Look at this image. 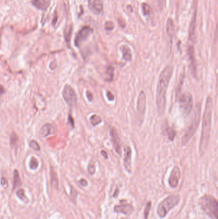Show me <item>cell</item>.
<instances>
[{
    "mask_svg": "<svg viewBox=\"0 0 218 219\" xmlns=\"http://www.w3.org/2000/svg\"><path fill=\"white\" fill-rule=\"evenodd\" d=\"M173 67L168 65L163 69L159 75L156 90V106L160 115L164 114L166 106V92L169 81L173 75Z\"/></svg>",
    "mask_w": 218,
    "mask_h": 219,
    "instance_id": "cell-1",
    "label": "cell"
},
{
    "mask_svg": "<svg viewBox=\"0 0 218 219\" xmlns=\"http://www.w3.org/2000/svg\"><path fill=\"white\" fill-rule=\"evenodd\" d=\"M213 101L210 96H208L206 100L205 110L203 117L202 129L199 142V152L203 156L207 151L210 139L212 115H213Z\"/></svg>",
    "mask_w": 218,
    "mask_h": 219,
    "instance_id": "cell-2",
    "label": "cell"
},
{
    "mask_svg": "<svg viewBox=\"0 0 218 219\" xmlns=\"http://www.w3.org/2000/svg\"><path fill=\"white\" fill-rule=\"evenodd\" d=\"M198 203L206 215L212 219H217L218 202L214 196L205 194L199 198Z\"/></svg>",
    "mask_w": 218,
    "mask_h": 219,
    "instance_id": "cell-3",
    "label": "cell"
},
{
    "mask_svg": "<svg viewBox=\"0 0 218 219\" xmlns=\"http://www.w3.org/2000/svg\"><path fill=\"white\" fill-rule=\"evenodd\" d=\"M180 197L178 195H171L160 201L157 208V214L160 218L166 217L168 213L180 202Z\"/></svg>",
    "mask_w": 218,
    "mask_h": 219,
    "instance_id": "cell-4",
    "label": "cell"
},
{
    "mask_svg": "<svg viewBox=\"0 0 218 219\" xmlns=\"http://www.w3.org/2000/svg\"><path fill=\"white\" fill-rule=\"evenodd\" d=\"M200 115H201V104H199L196 108L195 115L193 118L190 126L188 129L187 130L186 133L184 134L183 137L182 138V145L185 146L188 144L190 140L195 135L196 132V129L198 127L199 121H200Z\"/></svg>",
    "mask_w": 218,
    "mask_h": 219,
    "instance_id": "cell-5",
    "label": "cell"
},
{
    "mask_svg": "<svg viewBox=\"0 0 218 219\" xmlns=\"http://www.w3.org/2000/svg\"><path fill=\"white\" fill-rule=\"evenodd\" d=\"M179 107L184 115H189L193 106V96L189 92L184 93L179 98Z\"/></svg>",
    "mask_w": 218,
    "mask_h": 219,
    "instance_id": "cell-6",
    "label": "cell"
},
{
    "mask_svg": "<svg viewBox=\"0 0 218 219\" xmlns=\"http://www.w3.org/2000/svg\"><path fill=\"white\" fill-rule=\"evenodd\" d=\"M63 98L65 103L71 108L76 106L77 102V97L76 93L73 88L69 85H66L62 92Z\"/></svg>",
    "mask_w": 218,
    "mask_h": 219,
    "instance_id": "cell-7",
    "label": "cell"
},
{
    "mask_svg": "<svg viewBox=\"0 0 218 219\" xmlns=\"http://www.w3.org/2000/svg\"><path fill=\"white\" fill-rule=\"evenodd\" d=\"M93 29L88 26L83 27L75 36L74 44L76 47H80L83 42L88 38V36L93 33Z\"/></svg>",
    "mask_w": 218,
    "mask_h": 219,
    "instance_id": "cell-8",
    "label": "cell"
},
{
    "mask_svg": "<svg viewBox=\"0 0 218 219\" xmlns=\"http://www.w3.org/2000/svg\"><path fill=\"white\" fill-rule=\"evenodd\" d=\"M121 200L119 205L114 207V211L117 213H122L125 215H131L134 211V207L131 204L127 202L125 200Z\"/></svg>",
    "mask_w": 218,
    "mask_h": 219,
    "instance_id": "cell-9",
    "label": "cell"
},
{
    "mask_svg": "<svg viewBox=\"0 0 218 219\" xmlns=\"http://www.w3.org/2000/svg\"><path fill=\"white\" fill-rule=\"evenodd\" d=\"M146 106H147V97L146 94L144 92V91L141 90L140 94H139L138 100H137V110L138 114L140 117V119L143 121L144 115L146 111Z\"/></svg>",
    "mask_w": 218,
    "mask_h": 219,
    "instance_id": "cell-10",
    "label": "cell"
},
{
    "mask_svg": "<svg viewBox=\"0 0 218 219\" xmlns=\"http://www.w3.org/2000/svg\"><path fill=\"white\" fill-rule=\"evenodd\" d=\"M180 178V171L177 166H175L172 169L168 179V184L172 188H177Z\"/></svg>",
    "mask_w": 218,
    "mask_h": 219,
    "instance_id": "cell-11",
    "label": "cell"
},
{
    "mask_svg": "<svg viewBox=\"0 0 218 219\" xmlns=\"http://www.w3.org/2000/svg\"><path fill=\"white\" fill-rule=\"evenodd\" d=\"M110 136L111 139V142L113 144V147L115 150L116 153L119 154H122V149H121V144L120 142V138L118 134L117 131L115 128L112 127L110 129Z\"/></svg>",
    "mask_w": 218,
    "mask_h": 219,
    "instance_id": "cell-12",
    "label": "cell"
},
{
    "mask_svg": "<svg viewBox=\"0 0 218 219\" xmlns=\"http://www.w3.org/2000/svg\"><path fill=\"white\" fill-rule=\"evenodd\" d=\"M196 14H197V5L195 4L192 19L191 21L189 30V41L193 43L195 39V30H196Z\"/></svg>",
    "mask_w": 218,
    "mask_h": 219,
    "instance_id": "cell-13",
    "label": "cell"
},
{
    "mask_svg": "<svg viewBox=\"0 0 218 219\" xmlns=\"http://www.w3.org/2000/svg\"><path fill=\"white\" fill-rule=\"evenodd\" d=\"M131 149L129 146L124 148V157H123V165L126 171L129 174L132 172L131 170Z\"/></svg>",
    "mask_w": 218,
    "mask_h": 219,
    "instance_id": "cell-14",
    "label": "cell"
},
{
    "mask_svg": "<svg viewBox=\"0 0 218 219\" xmlns=\"http://www.w3.org/2000/svg\"><path fill=\"white\" fill-rule=\"evenodd\" d=\"M88 8L93 14H101L103 10L102 0H88Z\"/></svg>",
    "mask_w": 218,
    "mask_h": 219,
    "instance_id": "cell-15",
    "label": "cell"
},
{
    "mask_svg": "<svg viewBox=\"0 0 218 219\" xmlns=\"http://www.w3.org/2000/svg\"><path fill=\"white\" fill-rule=\"evenodd\" d=\"M32 4L38 10H46L51 4V0H32Z\"/></svg>",
    "mask_w": 218,
    "mask_h": 219,
    "instance_id": "cell-16",
    "label": "cell"
},
{
    "mask_svg": "<svg viewBox=\"0 0 218 219\" xmlns=\"http://www.w3.org/2000/svg\"><path fill=\"white\" fill-rule=\"evenodd\" d=\"M54 132L53 126L51 124H45L41 127L39 134L41 137L45 138L47 136L52 135Z\"/></svg>",
    "mask_w": 218,
    "mask_h": 219,
    "instance_id": "cell-17",
    "label": "cell"
},
{
    "mask_svg": "<svg viewBox=\"0 0 218 219\" xmlns=\"http://www.w3.org/2000/svg\"><path fill=\"white\" fill-rule=\"evenodd\" d=\"M120 51L123 54V59L126 61H131L132 60V53L131 49L128 45H123L120 47Z\"/></svg>",
    "mask_w": 218,
    "mask_h": 219,
    "instance_id": "cell-18",
    "label": "cell"
},
{
    "mask_svg": "<svg viewBox=\"0 0 218 219\" xmlns=\"http://www.w3.org/2000/svg\"><path fill=\"white\" fill-rule=\"evenodd\" d=\"M175 32V24L173 23V19L171 18H169L166 23V32H167L168 35L171 39L173 38V36Z\"/></svg>",
    "mask_w": 218,
    "mask_h": 219,
    "instance_id": "cell-19",
    "label": "cell"
},
{
    "mask_svg": "<svg viewBox=\"0 0 218 219\" xmlns=\"http://www.w3.org/2000/svg\"><path fill=\"white\" fill-rule=\"evenodd\" d=\"M72 28L71 25H69L65 28V32H64V36H65V39L66 41V44L69 46L70 45V42H71V35H72Z\"/></svg>",
    "mask_w": 218,
    "mask_h": 219,
    "instance_id": "cell-20",
    "label": "cell"
},
{
    "mask_svg": "<svg viewBox=\"0 0 218 219\" xmlns=\"http://www.w3.org/2000/svg\"><path fill=\"white\" fill-rule=\"evenodd\" d=\"M90 123L92 124V125L93 126H97L99 124L101 123L102 118L100 115L94 114L90 117Z\"/></svg>",
    "mask_w": 218,
    "mask_h": 219,
    "instance_id": "cell-21",
    "label": "cell"
},
{
    "mask_svg": "<svg viewBox=\"0 0 218 219\" xmlns=\"http://www.w3.org/2000/svg\"><path fill=\"white\" fill-rule=\"evenodd\" d=\"M21 184V178L17 170H15L14 172V189L20 186Z\"/></svg>",
    "mask_w": 218,
    "mask_h": 219,
    "instance_id": "cell-22",
    "label": "cell"
},
{
    "mask_svg": "<svg viewBox=\"0 0 218 219\" xmlns=\"http://www.w3.org/2000/svg\"><path fill=\"white\" fill-rule=\"evenodd\" d=\"M106 74L108 76V78H107L106 81H111L113 80L114 77V67L112 65H110L107 68L106 70Z\"/></svg>",
    "mask_w": 218,
    "mask_h": 219,
    "instance_id": "cell-23",
    "label": "cell"
},
{
    "mask_svg": "<svg viewBox=\"0 0 218 219\" xmlns=\"http://www.w3.org/2000/svg\"><path fill=\"white\" fill-rule=\"evenodd\" d=\"M141 8L144 16H147V15H148L150 13L151 8L150 7V5L147 3H142Z\"/></svg>",
    "mask_w": 218,
    "mask_h": 219,
    "instance_id": "cell-24",
    "label": "cell"
},
{
    "mask_svg": "<svg viewBox=\"0 0 218 219\" xmlns=\"http://www.w3.org/2000/svg\"><path fill=\"white\" fill-rule=\"evenodd\" d=\"M29 167L32 170H35L38 168V162L37 160L35 157H32L31 160L29 161Z\"/></svg>",
    "mask_w": 218,
    "mask_h": 219,
    "instance_id": "cell-25",
    "label": "cell"
},
{
    "mask_svg": "<svg viewBox=\"0 0 218 219\" xmlns=\"http://www.w3.org/2000/svg\"><path fill=\"white\" fill-rule=\"evenodd\" d=\"M17 197H19V198L21 200H22L23 201L26 202L27 199H27V197H26V196H25V190H24L23 189H22V188H21V189H19V190H17Z\"/></svg>",
    "mask_w": 218,
    "mask_h": 219,
    "instance_id": "cell-26",
    "label": "cell"
},
{
    "mask_svg": "<svg viewBox=\"0 0 218 219\" xmlns=\"http://www.w3.org/2000/svg\"><path fill=\"white\" fill-rule=\"evenodd\" d=\"M51 183H52L53 186L55 188H58V180L56 177V173L51 172Z\"/></svg>",
    "mask_w": 218,
    "mask_h": 219,
    "instance_id": "cell-27",
    "label": "cell"
},
{
    "mask_svg": "<svg viewBox=\"0 0 218 219\" xmlns=\"http://www.w3.org/2000/svg\"><path fill=\"white\" fill-rule=\"evenodd\" d=\"M18 136L16 133H13L10 136V145L12 147H14L17 144Z\"/></svg>",
    "mask_w": 218,
    "mask_h": 219,
    "instance_id": "cell-28",
    "label": "cell"
},
{
    "mask_svg": "<svg viewBox=\"0 0 218 219\" xmlns=\"http://www.w3.org/2000/svg\"><path fill=\"white\" fill-rule=\"evenodd\" d=\"M29 146L32 149L35 151H38L40 150V146H39L38 143L37 141L34 140H32L29 142Z\"/></svg>",
    "mask_w": 218,
    "mask_h": 219,
    "instance_id": "cell-29",
    "label": "cell"
},
{
    "mask_svg": "<svg viewBox=\"0 0 218 219\" xmlns=\"http://www.w3.org/2000/svg\"><path fill=\"white\" fill-rule=\"evenodd\" d=\"M151 206H152V205H151V202H148L146 206H145V209H144V217H145V219H147L148 218V215H149V212H150V208H151Z\"/></svg>",
    "mask_w": 218,
    "mask_h": 219,
    "instance_id": "cell-30",
    "label": "cell"
},
{
    "mask_svg": "<svg viewBox=\"0 0 218 219\" xmlns=\"http://www.w3.org/2000/svg\"><path fill=\"white\" fill-rule=\"evenodd\" d=\"M88 172L90 175H93L95 172V166L94 163L92 162H90L88 166Z\"/></svg>",
    "mask_w": 218,
    "mask_h": 219,
    "instance_id": "cell-31",
    "label": "cell"
},
{
    "mask_svg": "<svg viewBox=\"0 0 218 219\" xmlns=\"http://www.w3.org/2000/svg\"><path fill=\"white\" fill-rule=\"evenodd\" d=\"M168 138L171 141H173L174 138L176 136V132L173 129H169L168 132Z\"/></svg>",
    "mask_w": 218,
    "mask_h": 219,
    "instance_id": "cell-32",
    "label": "cell"
},
{
    "mask_svg": "<svg viewBox=\"0 0 218 219\" xmlns=\"http://www.w3.org/2000/svg\"><path fill=\"white\" fill-rule=\"evenodd\" d=\"M114 23L111 21H108L105 23V29L108 30V31H111V30L114 28Z\"/></svg>",
    "mask_w": 218,
    "mask_h": 219,
    "instance_id": "cell-33",
    "label": "cell"
},
{
    "mask_svg": "<svg viewBox=\"0 0 218 219\" xmlns=\"http://www.w3.org/2000/svg\"><path fill=\"white\" fill-rule=\"evenodd\" d=\"M1 185L2 187H3L5 188L8 187V183L7 179L5 177H2L1 179Z\"/></svg>",
    "mask_w": 218,
    "mask_h": 219,
    "instance_id": "cell-34",
    "label": "cell"
},
{
    "mask_svg": "<svg viewBox=\"0 0 218 219\" xmlns=\"http://www.w3.org/2000/svg\"><path fill=\"white\" fill-rule=\"evenodd\" d=\"M106 95H107V97L109 99V101H114V96L113 94L110 92V91H108Z\"/></svg>",
    "mask_w": 218,
    "mask_h": 219,
    "instance_id": "cell-35",
    "label": "cell"
},
{
    "mask_svg": "<svg viewBox=\"0 0 218 219\" xmlns=\"http://www.w3.org/2000/svg\"><path fill=\"white\" fill-rule=\"evenodd\" d=\"M86 97L88 99L89 101H92L93 99V96L92 94V92H90V91H86Z\"/></svg>",
    "mask_w": 218,
    "mask_h": 219,
    "instance_id": "cell-36",
    "label": "cell"
},
{
    "mask_svg": "<svg viewBox=\"0 0 218 219\" xmlns=\"http://www.w3.org/2000/svg\"><path fill=\"white\" fill-rule=\"evenodd\" d=\"M80 184L81 186L84 187H86L88 185V182H87L86 179H81V180L80 181Z\"/></svg>",
    "mask_w": 218,
    "mask_h": 219,
    "instance_id": "cell-37",
    "label": "cell"
},
{
    "mask_svg": "<svg viewBox=\"0 0 218 219\" xmlns=\"http://www.w3.org/2000/svg\"><path fill=\"white\" fill-rule=\"evenodd\" d=\"M101 154L102 155V156H104V158H106V159H107V158H108V153H107V152H106L105 151H101Z\"/></svg>",
    "mask_w": 218,
    "mask_h": 219,
    "instance_id": "cell-38",
    "label": "cell"
},
{
    "mask_svg": "<svg viewBox=\"0 0 218 219\" xmlns=\"http://www.w3.org/2000/svg\"><path fill=\"white\" fill-rule=\"evenodd\" d=\"M5 92V89L4 87L2 86V85H0V95H2Z\"/></svg>",
    "mask_w": 218,
    "mask_h": 219,
    "instance_id": "cell-39",
    "label": "cell"
},
{
    "mask_svg": "<svg viewBox=\"0 0 218 219\" xmlns=\"http://www.w3.org/2000/svg\"><path fill=\"white\" fill-rule=\"evenodd\" d=\"M69 121H71V124H72V126H73V127H74V121H73V118H72L71 116H69Z\"/></svg>",
    "mask_w": 218,
    "mask_h": 219,
    "instance_id": "cell-40",
    "label": "cell"
},
{
    "mask_svg": "<svg viewBox=\"0 0 218 219\" xmlns=\"http://www.w3.org/2000/svg\"><path fill=\"white\" fill-rule=\"evenodd\" d=\"M119 190H118V189H116L115 191H114V193L113 197H117L118 196H119Z\"/></svg>",
    "mask_w": 218,
    "mask_h": 219,
    "instance_id": "cell-41",
    "label": "cell"
},
{
    "mask_svg": "<svg viewBox=\"0 0 218 219\" xmlns=\"http://www.w3.org/2000/svg\"><path fill=\"white\" fill-rule=\"evenodd\" d=\"M159 3H160V4H162V3H163V0H159Z\"/></svg>",
    "mask_w": 218,
    "mask_h": 219,
    "instance_id": "cell-42",
    "label": "cell"
}]
</instances>
